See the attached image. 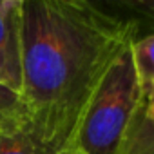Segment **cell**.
Masks as SVG:
<instances>
[{"mask_svg":"<svg viewBox=\"0 0 154 154\" xmlns=\"http://www.w3.org/2000/svg\"><path fill=\"white\" fill-rule=\"evenodd\" d=\"M29 112L31 111L20 89L0 82V132H8L18 127L29 116Z\"/></svg>","mask_w":154,"mask_h":154,"instance_id":"52a82bcc","label":"cell"},{"mask_svg":"<svg viewBox=\"0 0 154 154\" xmlns=\"http://www.w3.org/2000/svg\"><path fill=\"white\" fill-rule=\"evenodd\" d=\"M143 112L147 118L154 122V85L145 91V100H143Z\"/></svg>","mask_w":154,"mask_h":154,"instance_id":"9c48e42d","label":"cell"},{"mask_svg":"<svg viewBox=\"0 0 154 154\" xmlns=\"http://www.w3.org/2000/svg\"><path fill=\"white\" fill-rule=\"evenodd\" d=\"M107 6L134 24L136 40L141 31H145L143 36L154 35V0H111Z\"/></svg>","mask_w":154,"mask_h":154,"instance_id":"8992f818","label":"cell"},{"mask_svg":"<svg viewBox=\"0 0 154 154\" xmlns=\"http://www.w3.org/2000/svg\"><path fill=\"white\" fill-rule=\"evenodd\" d=\"M134 67L143 91L154 85V35H147L131 44Z\"/></svg>","mask_w":154,"mask_h":154,"instance_id":"ba28073f","label":"cell"},{"mask_svg":"<svg viewBox=\"0 0 154 154\" xmlns=\"http://www.w3.org/2000/svg\"><path fill=\"white\" fill-rule=\"evenodd\" d=\"M20 17L22 0H0V71L15 89L22 85Z\"/></svg>","mask_w":154,"mask_h":154,"instance_id":"277c9868","label":"cell"},{"mask_svg":"<svg viewBox=\"0 0 154 154\" xmlns=\"http://www.w3.org/2000/svg\"><path fill=\"white\" fill-rule=\"evenodd\" d=\"M134 24L87 0H22L20 93L33 114L76 140L82 111Z\"/></svg>","mask_w":154,"mask_h":154,"instance_id":"6da1fadb","label":"cell"},{"mask_svg":"<svg viewBox=\"0 0 154 154\" xmlns=\"http://www.w3.org/2000/svg\"><path fill=\"white\" fill-rule=\"evenodd\" d=\"M143 100L129 44L111 62L82 111L76 129L80 154H118Z\"/></svg>","mask_w":154,"mask_h":154,"instance_id":"7a4b0ae2","label":"cell"},{"mask_svg":"<svg viewBox=\"0 0 154 154\" xmlns=\"http://www.w3.org/2000/svg\"><path fill=\"white\" fill-rule=\"evenodd\" d=\"M118 154H154V122L145 116L143 105L129 125Z\"/></svg>","mask_w":154,"mask_h":154,"instance_id":"5b68a950","label":"cell"},{"mask_svg":"<svg viewBox=\"0 0 154 154\" xmlns=\"http://www.w3.org/2000/svg\"><path fill=\"white\" fill-rule=\"evenodd\" d=\"M0 154H80L76 140L29 112L15 129L0 132Z\"/></svg>","mask_w":154,"mask_h":154,"instance_id":"3957f363","label":"cell"}]
</instances>
